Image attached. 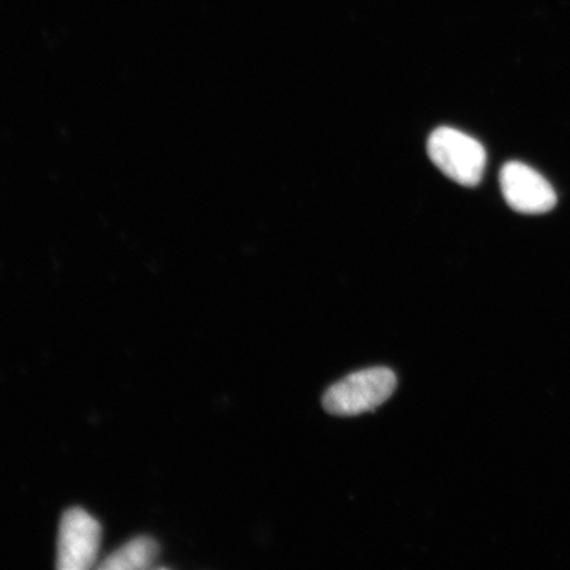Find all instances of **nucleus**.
I'll return each mask as SVG.
<instances>
[{"instance_id":"nucleus-3","label":"nucleus","mask_w":570,"mask_h":570,"mask_svg":"<svg viewBox=\"0 0 570 570\" xmlns=\"http://www.w3.org/2000/svg\"><path fill=\"white\" fill-rule=\"evenodd\" d=\"M101 546V525L89 512L73 508L63 514L57 546V568L87 570L95 566Z\"/></svg>"},{"instance_id":"nucleus-5","label":"nucleus","mask_w":570,"mask_h":570,"mask_svg":"<svg viewBox=\"0 0 570 570\" xmlns=\"http://www.w3.org/2000/svg\"><path fill=\"white\" fill-rule=\"evenodd\" d=\"M158 544L151 538H137L112 552L99 569L130 570L151 568L158 558Z\"/></svg>"},{"instance_id":"nucleus-1","label":"nucleus","mask_w":570,"mask_h":570,"mask_svg":"<svg viewBox=\"0 0 570 570\" xmlns=\"http://www.w3.org/2000/svg\"><path fill=\"white\" fill-rule=\"evenodd\" d=\"M397 377L391 368L361 370L325 392L324 409L336 416H356L373 411L394 394Z\"/></svg>"},{"instance_id":"nucleus-4","label":"nucleus","mask_w":570,"mask_h":570,"mask_svg":"<svg viewBox=\"0 0 570 570\" xmlns=\"http://www.w3.org/2000/svg\"><path fill=\"white\" fill-rule=\"evenodd\" d=\"M499 180L505 203L518 213L543 214L558 203L552 185L523 163L504 164Z\"/></svg>"},{"instance_id":"nucleus-2","label":"nucleus","mask_w":570,"mask_h":570,"mask_svg":"<svg viewBox=\"0 0 570 570\" xmlns=\"http://www.w3.org/2000/svg\"><path fill=\"white\" fill-rule=\"evenodd\" d=\"M428 155L441 173L463 187H475L487 168V151L479 140L455 128L440 127L428 139Z\"/></svg>"}]
</instances>
